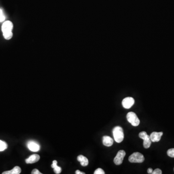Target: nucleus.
Instances as JSON below:
<instances>
[{
  "mask_svg": "<svg viewBox=\"0 0 174 174\" xmlns=\"http://www.w3.org/2000/svg\"><path fill=\"white\" fill-rule=\"evenodd\" d=\"M13 24L10 21L4 22L2 26V31L3 32L4 38L6 40H10L13 36L12 30Z\"/></svg>",
  "mask_w": 174,
  "mask_h": 174,
  "instance_id": "1",
  "label": "nucleus"
},
{
  "mask_svg": "<svg viewBox=\"0 0 174 174\" xmlns=\"http://www.w3.org/2000/svg\"><path fill=\"white\" fill-rule=\"evenodd\" d=\"M113 135L116 142H121L124 139L123 130L121 127L118 126L114 127L113 129Z\"/></svg>",
  "mask_w": 174,
  "mask_h": 174,
  "instance_id": "2",
  "label": "nucleus"
},
{
  "mask_svg": "<svg viewBox=\"0 0 174 174\" xmlns=\"http://www.w3.org/2000/svg\"><path fill=\"white\" fill-rule=\"evenodd\" d=\"M144 160L143 155L139 152H134L129 158V161L132 163H142Z\"/></svg>",
  "mask_w": 174,
  "mask_h": 174,
  "instance_id": "3",
  "label": "nucleus"
},
{
  "mask_svg": "<svg viewBox=\"0 0 174 174\" xmlns=\"http://www.w3.org/2000/svg\"><path fill=\"white\" fill-rule=\"evenodd\" d=\"M127 120L132 126H137L140 124V120L137 117L135 113L133 112H130L127 115Z\"/></svg>",
  "mask_w": 174,
  "mask_h": 174,
  "instance_id": "4",
  "label": "nucleus"
},
{
  "mask_svg": "<svg viewBox=\"0 0 174 174\" xmlns=\"http://www.w3.org/2000/svg\"><path fill=\"white\" fill-rule=\"evenodd\" d=\"M139 136L140 138L144 140L143 146L145 148H148L151 147V144L150 136L148 135L146 132H141L139 134Z\"/></svg>",
  "mask_w": 174,
  "mask_h": 174,
  "instance_id": "5",
  "label": "nucleus"
},
{
  "mask_svg": "<svg viewBox=\"0 0 174 174\" xmlns=\"http://www.w3.org/2000/svg\"><path fill=\"white\" fill-rule=\"evenodd\" d=\"M126 155V152L123 150L119 151L114 159V163L116 165H120L123 163V160Z\"/></svg>",
  "mask_w": 174,
  "mask_h": 174,
  "instance_id": "6",
  "label": "nucleus"
},
{
  "mask_svg": "<svg viewBox=\"0 0 174 174\" xmlns=\"http://www.w3.org/2000/svg\"><path fill=\"white\" fill-rule=\"evenodd\" d=\"M135 104V100L132 97H128L124 98L122 102V104L125 109H129Z\"/></svg>",
  "mask_w": 174,
  "mask_h": 174,
  "instance_id": "7",
  "label": "nucleus"
},
{
  "mask_svg": "<svg viewBox=\"0 0 174 174\" xmlns=\"http://www.w3.org/2000/svg\"><path fill=\"white\" fill-rule=\"evenodd\" d=\"M27 147L30 151L33 152H37L40 148L39 145L34 141H29L27 144Z\"/></svg>",
  "mask_w": 174,
  "mask_h": 174,
  "instance_id": "8",
  "label": "nucleus"
},
{
  "mask_svg": "<svg viewBox=\"0 0 174 174\" xmlns=\"http://www.w3.org/2000/svg\"><path fill=\"white\" fill-rule=\"evenodd\" d=\"M163 135V132H152L150 135L151 141L153 142H159L161 140V137Z\"/></svg>",
  "mask_w": 174,
  "mask_h": 174,
  "instance_id": "9",
  "label": "nucleus"
},
{
  "mask_svg": "<svg viewBox=\"0 0 174 174\" xmlns=\"http://www.w3.org/2000/svg\"><path fill=\"white\" fill-rule=\"evenodd\" d=\"M40 159V156L38 154H33L30 156L28 158L26 159V163L28 164L36 163Z\"/></svg>",
  "mask_w": 174,
  "mask_h": 174,
  "instance_id": "10",
  "label": "nucleus"
},
{
  "mask_svg": "<svg viewBox=\"0 0 174 174\" xmlns=\"http://www.w3.org/2000/svg\"><path fill=\"white\" fill-rule=\"evenodd\" d=\"M113 139L108 136H103V143L104 145L107 147H110L113 144Z\"/></svg>",
  "mask_w": 174,
  "mask_h": 174,
  "instance_id": "11",
  "label": "nucleus"
},
{
  "mask_svg": "<svg viewBox=\"0 0 174 174\" xmlns=\"http://www.w3.org/2000/svg\"><path fill=\"white\" fill-rule=\"evenodd\" d=\"M77 161L80 163L81 166H86L89 164L88 159L84 156L79 155L77 158Z\"/></svg>",
  "mask_w": 174,
  "mask_h": 174,
  "instance_id": "12",
  "label": "nucleus"
},
{
  "mask_svg": "<svg viewBox=\"0 0 174 174\" xmlns=\"http://www.w3.org/2000/svg\"><path fill=\"white\" fill-rule=\"evenodd\" d=\"M21 168L20 167L15 166L14 167L13 169H12L11 170L7 171L4 172L2 174H19L21 173Z\"/></svg>",
  "mask_w": 174,
  "mask_h": 174,
  "instance_id": "13",
  "label": "nucleus"
},
{
  "mask_svg": "<svg viewBox=\"0 0 174 174\" xmlns=\"http://www.w3.org/2000/svg\"><path fill=\"white\" fill-rule=\"evenodd\" d=\"M51 167L54 169V172L55 173V174H59L61 173V167L57 166V162L56 160L53 161L51 165Z\"/></svg>",
  "mask_w": 174,
  "mask_h": 174,
  "instance_id": "14",
  "label": "nucleus"
},
{
  "mask_svg": "<svg viewBox=\"0 0 174 174\" xmlns=\"http://www.w3.org/2000/svg\"><path fill=\"white\" fill-rule=\"evenodd\" d=\"M8 148L7 144L4 141L0 140V151H5Z\"/></svg>",
  "mask_w": 174,
  "mask_h": 174,
  "instance_id": "15",
  "label": "nucleus"
},
{
  "mask_svg": "<svg viewBox=\"0 0 174 174\" xmlns=\"http://www.w3.org/2000/svg\"><path fill=\"white\" fill-rule=\"evenodd\" d=\"M167 154L169 157L174 158V148L169 149L167 151Z\"/></svg>",
  "mask_w": 174,
  "mask_h": 174,
  "instance_id": "16",
  "label": "nucleus"
},
{
  "mask_svg": "<svg viewBox=\"0 0 174 174\" xmlns=\"http://www.w3.org/2000/svg\"><path fill=\"white\" fill-rule=\"evenodd\" d=\"M5 19V17L2 9H0V22H3Z\"/></svg>",
  "mask_w": 174,
  "mask_h": 174,
  "instance_id": "17",
  "label": "nucleus"
},
{
  "mask_svg": "<svg viewBox=\"0 0 174 174\" xmlns=\"http://www.w3.org/2000/svg\"><path fill=\"white\" fill-rule=\"evenodd\" d=\"M95 174H104L105 172L102 168H98L94 172Z\"/></svg>",
  "mask_w": 174,
  "mask_h": 174,
  "instance_id": "18",
  "label": "nucleus"
},
{
  "mask_svg": "<svg viewBox=\"0 0 174 174\" xmlns=\"http://www.w3.org/2000/svg\"><path fill=\"white\" fill-rule=\"evenodd\" d=\"M152 174H162V171L161 169L157 168V169H155L153 171L152 173Z\"/></svg>",
  "mask_w": 174,
  "mask_h": 174,
  "instance_id": "19",
  "label": "nucleus"
},
{
  "mask_svg": "<svg viewBox=\"0 0 174 174\" xmlns=\"http://www.w3.org/2000/svg\"><path fill=\"white\" fill-rule=\"evenodd\" d=\"M32 174H42V173L40 172L39 171L38 169H34L32 172Z\"/></svg>",
  "mask_w": 174,
  "mask_h": 174,
  "instance_id": "20",
  "label": "nucleus"
},
{
  "mask_svg": "<svg viewBox=\"0 0 174 174\" xmlns=\"http://www.w3.org/2000/svg\"><path fill=\"white\" fill-rule=\"evenodd\" d=\"M152 172H153V170H152V168H149L148 169V174H152Z\"/></svg>",
  "mask_w": 174,
  "mask_h": 174,
  "instance_id": "21",
  "label": "nucleus"
},
{
  "mask_svg": "<svg viewBox=\"0 0 174 174\" xmlns=\"http://www.w3.org/2000/svg\"><path fill=\"white\" fill-rule=\"evenodd\" d=\"M76 174H85V173L84 172H82L80 171L79 170H77L76 171Z\"/></svg>",
  "mask_w": 174,
  "mask_h": 174,
  "instance_id": "22",
  "label": "nucleus"
},
{
  "mask_svg": "<svg viewBox=\"0 0 174 174\" xmlns=\"http://www.w3.org/2000/svg\"></svg>",
  "mask_w": 174,
  "mask_h": 174,
  "instance_id": "23",
  "label": "nucleus"
}]
</instances>
